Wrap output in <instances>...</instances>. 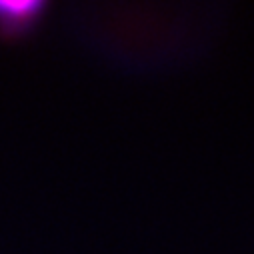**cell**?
I'll return each instance as SVG.
<instances>
[{"label":"cell","mask_w":254,"mask_h":254,"mask_svg":"<svg viewBox=\"0 0 254 254\" xmlns=\"http://www.w3.org/2000/svg\"><path fill=\"white\" fill-rule=\"evenodd\" d=\"M40 10V4L36 2H24V4H0V22L8 28H20L26 24L28 18H34Z\"/></svg>","instance_id":"6da1fadb"}]
</instances>
